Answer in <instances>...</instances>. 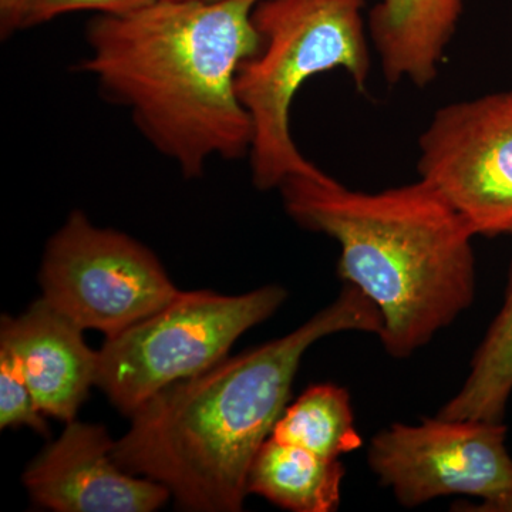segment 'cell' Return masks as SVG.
Wrapping results in <instances>:
<instances>
[{
	"mask_svg": "<svg viewBox=\"0 0 512 512\" xmlns=\"http://www.w3.org/2000/svg\"><path fill=\"white\" fill-rule=\"evenodd\" d=\"M271 437L330 460H339L363 446L350 394L332 383L315 384L286 406Z\"/></svg>",
	"mask_w": 512,
	"mask_h": 512,
	"instance_id": "obj_14",
	"label": "cell"
},
{
	"mask_svg": "<svg viewBox=\"0 0 512 512\" xmlns=\"http://www.w3.org/2000/svg\"><path fill=\"white\" fill-rule=\"evenodd\" d=\"M420 180L474 235L512 229V92L441 107L419 140Z\"/></svg>",
	"mask_w": 512,
	"mask_h": 512,
	"instance_id": "obj_8",
	"label": "cell"
},
{
	"mask_svg": "<svg viewBox=\"0 0 512 512\" xmlns=\"http://www.w3.org/2000/svg\"><path fill=\"white\" fill-rule=\"evenodd\" d=\"M26 0H0V32L3 39L22 26L23 8Z\"/></svg>",
	"mask_w": 512,
	"mask_h": 512,
	"instance_id": "obj_17",
	"label": "cell"
},
{
	"mask_svg": "<svg viewBox=\"0 0 512 512\" xmlns=\"http://www.w3.org/2000/svg\"><path fill=\"white\" fill-rule=\"evenodd\" d=\"M503 421L423 419L394 423L367 450V463L403 507L447 495L480 498L478 510L512 512V457Z\"/></svg>",
	"mask_w": 512,
	"mask_h": 512,
	"instance_id": "obj_7",
	"label": "cell"
},
{
	"mask_svg": "<svg viewBox=\"0 0 512 512\" xmlns=\"http://www.w3.org/2000/svg\"><path fill=\"white\" fill-rule=\"evenodd\" d=\"M103 426L70 421L30 463L23 483L36 504L57 512H153L170 498L165 485L127 473Z\"/></svg>",
	"mask_w": 512,
	"mask_h": 512,
	"instance_id": "obj_9",
	"label": "cell"
},
{
	"mask_svg": "<svg viewBox=\"0 0 512 512\" xmlns=\"http://www.w3.org/2000/svg\"><path fill=\"white\" fill-rule=\"evenodd\" d=\"M154 2L156 0H26L20 29L43 25L59 16L82 10L97 12V15H127Z\"/></svg>",
	"mask_w": 512,
	"mask_h": 512,
	"instance_id": "obj_16",
	"label": "cell"
},
{
	"mask_svg": "<svg viewBox=\"0 0 512 512\" xmlns=\"http://www.w3.org/2000/svg\"><path fill=\"white\" fill-rule=\"evenodd\" d=\"M259 2L156 0L127 15H97L87 26L83 72L185 178L251 150L237 77L261 46L252 19Z\"/></svg>",
	"mask_w": 512,
	"mask_h": 512,
	"instance_id": "obj_1",
	"label": "cell"
},
{
	"mask_svg": "<svg viewBox=\"0 0 512 512\" xmlns=\"http://www.w3.org/2000/svg\"><path fill=\"white\" fill-rule=\"evenodd\" d=\"M343 478L339 460L269 437L249 468L247 490L285 510L330 512L339 508Z\"/></svg>",
	"mask_w": 512,
	"mask_h": 512,
	"instance_id": "obj_12",
	"label": "cell"
},
{
	"mask_svg": "<svg viewBox=\"0 0 512 512\" xmlns=\"http://www.w3.org/2000/svg\"><path fill=\"white\" fill-rule=\"evenodd\" d=\"M380 329L376 306L345 285L335 302L284 338L225 357L147 400L114 441V460L165 485L184 510L241 511L249 468L288 406L306 350L335 333Z\"/></svg>",
	"mask_w": 512,
	"mask_h": 512,
	"instance_id": "obj_2",
	"label": "cell"
},
{
	"mask_svg": "<svg viewBox=\"0 0 512 512\" xmlns=\"http://www.w3.org/2000/svg\"><path fill=\"white\" fill-rule=\"evenodd\" d=\"M45 414L40 412L15 355L0 346V427H29L46 434Z\"/></svg>",
	"mask_w": 512,
	"mask_h": 512,
	"instance_id": "obj_15",
	"label": "cell"
},
{
	"mask_svg": "<svg viewBox=\"0 0 512 512\" xmlns=\"http://www.w3.org/2000/svg\"><path fill=\"white\" fill-rule=\"evenodd\" d=\"M366 0H261L252 19L261 36L242 63L237 93L252 121V183L279 190L286 178L311 170L293 141L291 109L303 84L316 74L343 70L359 92L370 74Z\"/></svg>",
	"mask_w": 512,
	"mask_h": 512,
	"instance_id": "obj_4",
	"label": "cell"
},
{
	"mask_svg": "<svg viewBox=\"0 0 512 512\" xmlns=\"http://www.w3.org/2000/svg\"><path fill=\"white\" fill-rule=\"evenodd\" d=\"M43 299L77 326L119 335L178 295L156 255L73 211L43 256Z\"/></svg>",
	"mask_w": 512,
	"mask_h": 512,
	"instance_id": "obj_6",
	"label": "cell"
},
{
	"mask_svg": "<svg viewBox=\"0 0 512 512\" xmlns=\"http://www.w3.org/2000/svg\"><path fill=\"white\" fill-rule=\"evenodd\" d=\"M82 332L43 298L18 319L2 316L0 326V346L15 355L40 412L66 423L74 421L99 370V352Z\"/></svg>",
	"mask_w": 512,
	"mask_h": 512,
	"instance_id": "obj_10",
	"label": "cell"
},
{
	"mask_svg": "<svg viewBox=\"0 0 512 512\" xmlns=\"http://www.w3.org/2000/svg\"><path fill=\"white\" fill-rule=\"evenodd\" d=\"M464 12V0H379L367 18L386 82L427 87L440 64Z\"/></svg>",
	"mask_w": 512,
	"mask_h": 512,
	"instance_id": "obj_11",
	"label": "cell"
},
{
	"mask_svg": "<svg viewBox=\"0 0 512 512\" xmlns=\"http://www.w3.org/2000/svg\"><path fill=\"white\" fill-rule=\"evenodd\" d=\"M185 2L215 3V2H224V0H185Z\"/></svg>",
	"mask_w": 512,
	"mask_h": 512,
	"instance_id": "obj_18",
	"label": "cell"
},
{
	"mask_svg": "<svg viewBox=\"0 0 512 512\" xmlns=\"http://www.w3.org/2000/svg\"><path fill=\"white\" fill-rule=\"evenodd\" d=\"M285 299L279 286L238 296L178 292L160 311L107 338L96 386L131 416L165 387L224 360L239 336L274 315Z\"/></svg>",
	"mask_w": 512,
	"mask_h": 512,
	"instance_id": "obj_5",
	"label": "cell"
},
{
	"mask_svg": "<svg viewBox=\"0 0 512 512\" xmlns=\"http://www.w3.org/2000/svg\"><path fill=\"white\" fill-rule=\"evenodd\" d=\"M508 235L512 237V229ZM511 394L512 261L503 306L474 353L466 382L437 416L503 421Z\"/></svg>",
	"mask_w": 512,
	"mask_h": 512,
	"instance_id": "obj_13",
	"label": "cell"
},
{
	"mask_svg": "<svg viewBox=\"0 0 512 512\" xmlns=\"http://www.w3.org/2000/svg\"><path fill=\"white\" fill-rule=\"evenodd\" d=\"M279 191L293 221L339 245L338 274L379 311V339L407 359L473 305L476 256L466 222L423 180L356 191L313 165Z\"/></svg>",
	"mask_w": 512,
	"mask_h": 512,
	"instance_id": "obj_3",
	"label": "cell"
}]
</instances>
